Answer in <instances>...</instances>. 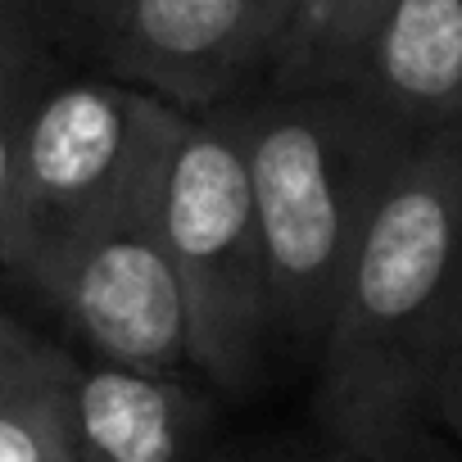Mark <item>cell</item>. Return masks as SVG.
Segmentation results:
<instances>
[{"instance_id": "14", "label": "cell", "mask_w": 462, "mask_h": 462, "mask_svg": "<svg viewBox=\"0 0 462 462\" xmlns=\"http://www.w3.org/2000/svg\"><path fill=\"white\" fill-rule=\"evenodd\" d=\"M300 10H304V0H259V23H263V42H268V78H273V69L282 64V55L291 46Z\"/></svg>"}, {"instance_id": "8", "label": "cell", "mask_w": 462, "mask_h": 462, "mask_svg": "<svg viewBox=\"0 0 462 462\" xmlns=\"http://www.w3.org/2000/svg\"><path fill=\"white\" fill-rule=\"evenodd\" d=\"M408 136L462 123V0H385L336 82Z\"/></svg>"}, {"instance_id": "15", "label": "cell", "mask_w": 462, "mask_h": 462, "mask_svg": "<svg viewBox=\"0 0 462 462\" xmlns=\"http://www.w3.org/2000/svg\"><path fill=\"white\" fill-rule=\"evenodd\" d=\"M435 417H439V430L462 444V349L448 358L444 376H439V394H435Z\"/></svg>"}, {"instance_id": "10", "label": "cell", "mask_w": 462, "mask_h": 462, "mask_svg": "<svg viewBox=\"0 0 462 462\" xmlns=\"http://www.w3.org/2000/svg\"><path fill=\"white\" fill-rule=\"evenodd\" d=\"M51 73H55L51 46L28 19L23 0H14L10 14L0 19V213H5L10 199V177H14V154H19L28 109L42 96Z\"/></svg>"}, {"instance_id": "1", "label": "cell", "mask_w": 462, "mask_h": 462, "mask_svg": "<svg viewBox=\"0 0 462 462\" xmlns=\"http://www.w3.org/2000/svg\"><path fill=\"white\" fill-rule=\"evenodd\" d=\"M462 217V123L417 136L318 349L313 430L358 462H453L435 394Z\"/></svg>"}, {"instance_id": "12", "label": "cell", "mask_w": 462, "mask_h": 462, "mask_svg": "<svg viewBox=\"0 0 462 462\" xmlns=\"http://www.w3.org/2000/svg\"><path fill=\"white\" fill-rule=\"evenodd\" d=\"M199 462H358V457H349L345 448H336L313 430L304 439H250V444L208 448Z\"/></svg>"}, {"instance_id": "7", "label": "cell", "mask_w": 462, "mask_h": 462, "mask_svg": "<svg viewBox=\"0 0 462 462\" xmlns=\"http://www.w3.org/2000/svg\"><path fill=\"white\" fill-rule=\"evenodd\" d=\"M217 390L69 349L64 408L73 462H199L217 426Z\"/></svg>"}, {"instance_id": "5", "label": "cell", "mask_w": 462, "mask_h": 462, "mask_svg": "<svg viewBox=\"0 0 462 462\" xmlns=\"http://www.w3.org/2000/svg\"><path fill=\"white\" fill-rule=\"evenodd\" d=\"M23 10L46 46L186 114L268 82L259 0H23Z\"/></svg>"}, {"instance_id": "3", "label": "cell", "mask_w": 462, "mask_h": 462, "mask_svg": "<svg viewBox=\"0 0 462 462\" xmlns=\"http://www.w3.org/2000/svg\"><path fill=\"white\" fill-rule=\"evenodd\" d=\"M154 226L186 286L195 372L245 394L273 345L268 268L236 100L177 118L154 168Z\"/></svg>"}, {"instance_id": "6", "label": "cell", "mask_w": 462, "mask_h": 462, "mask_svg": "<svg viewBox=\"0 0 462 462\" xmlns=\"http://www.w3.org/2000/svg\"><path fill=\"white\" fill-rule=\"evenodd\" d=\"M150 190L55 250L23 291L60 318V327L82 345V358L154 376H190V304L154 226Z\"/></svg>"}, {"instance_id": "4", "label": "cell", "mask_w": 462, "mask_h": 462, "mask_svg": "<svg viewBox=\"0 0 462 462\" xmlns=\"http://www.w3.org/2000/svg\"><path fill=\"white\" fill-rule=\"evenodd\" d=\"M177 118L181 109L100 73H51L14 154L0 213V277L23 286L55 250L136 204Z\"/></svg>"}, {"instance_id": "11", "label": "cell", "mask_w": 462, "mask_h": 462, "mask_svg": "<svg viewBox=\"0 0 462 462\" xmlns=\"http://www.w3.org/2000/svg\"><path fill=\"white\" fill-rule=\"evenodd\" d=\"M381 5L385 0H331V10L309 37V46L273 78V87H331Z\"/></svg>"}, {"instance_id": "16", "label": "cell", "mask_w": 462, "mask_h": 462, "mask_svg": "<svg viewBox=\"0 0 462 462\" xmlns=\"http://www.w3.org/2000/svg\"><path fill=\"white\" fill-rule=\"evenodd\" d=\"M462 349V217H457V245H453V268H448V300H444V367ZM444 376V372H439Z\"/></svg>"}, {"instance_id": "9", "label": "cell", "mask_w": 462, "mask_h": 462, "mask_svg": "<svg viewBox=\"0 0 462 462\" xmlns=\"http://www.w3.org/2000/svg\"><path fill=\"white\" fill-rule=\"evenodd\" d=\"M64 367H69V349L51 345L42 367L28 372L0 399V462H73Z\"/></svg>"}, {"instance_id": "13", "label": "cell", "mask_w": 462, "mask_h": 462, "mask_svg": "<svg viewBox=\"0 0 462 462\" xmlns=\"http://www.w3.org/2000/svg\"><path fill=\"white\" fill-rule=\"evenodd\" d=\"M51 345L55 340H46L19 313H10L5 304H0V399H5L28 372L42 367V358L51 354Z\"/></svg>"}, {"instance_id": "2", "label": "cell", "mask_w": 462, "mask_h": 462, "mask_svg": "<svg viewBox=\"0 0 462 462\" xmlns=\"http://www.w3.org/2000/svg\"><path fill=\"white\" fill-rule=\"evenodd\" d=\"M268 268L273 340L318 358L349 268L417 136L345 87H254L236 100Z\"/></svg>"}, {"instance_id": "18", "label": "cell", "mask_w": 462, "mask_h": 462, "mask_svg": "<svg viewBox=\"0 0 462 462\" xmlns=\"http://www.w3.org/2000/svg\"><path fill=\"white\" fill-rule=\"evenodd\" d=\"M10 5H14V0H0V19H5V14H10Z\"/></svg>"}, {"instance_id": "17", "label": "cell", "mask_w": 462, "mask_h": 462, "mask_svg": "<svg viewBox=\"0 0 462 462\" xmlns=\"http://www.w3.org/2000/svg\"><path fill=\"white\" fill-rule=\"evenodd\" d=\"M327 10H331V0H304V10H300V23H295V32H291V46H286L282 64L273 69V78H277V73H282V69H286V64H291V60H295V55L304 51V46H309V37L318 32V23L327 19ZM273 78H268V82H273Z\"/></svg>"}]
</instances>
